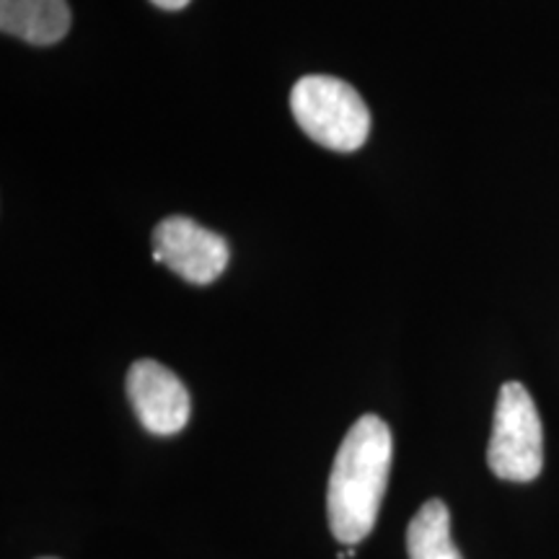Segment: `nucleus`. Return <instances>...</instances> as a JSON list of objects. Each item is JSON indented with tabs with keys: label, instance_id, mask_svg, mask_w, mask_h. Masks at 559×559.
Instances as JSON below:
<instances>
[{
	"label": "nucleus",
	"instance_id": "nucleus-1",
	"mask_svg": "<svg viewBox=\"0 0 559 559\" xmlns=\"http://www.w3.org/2000/svg\"><path fill=\"white\" fill-rule=\"evenodd\" d=\"M391 449V430L379 415H362L340 443L326 485V521L345 547L360 544L379 521Z\"/></svg>",
	"mask_w": 559,
	"mask_h": 559
},
{
	"label": "nucleus",
	"instance_id": "nucleus-2",
	"mask_svg": "<svg viewBox=\"0 0 559 559\" xmlns=\"http://www.w3.org/2000/svg\"><path fill=\"white\" fill-rule=\"evenodd\" d=\"M290 109L298 128L330 151L353 153L368 140L366 102L347 81L334 75H304L290 91Z\"/></svg>",
	"mask_w": 559,
	"mask_h": 559
},
{
	"label": "nucleus",
	"instance_id": "nucleus-3",
	"mask_svg": "<svg viewBox=\"0 0 559 559\" xmlns=\"http://www.w3.org/2000/svg\"><path fill=\"white\" fill-rule=\"evenodd\" d=\"M487 464L506 481H534L544 466V430L534 400L519 381L500 389Z\"/></svg>",
	"mask_w": 559,
	"mask_h": 559
},
{
	"label": "nucleus",
	"instance_id": "nucleus-4",
	"mask_svg": "<svg viewBox=\"0 0 559 559\" xmlns=\"http://www.w3.org/2000/svg\"><path fill=\"white\" fill-rule=\"evenodd\" d=\"M153 260L166 264L192 285H210L228 267L230 251L223 236L187 215H169L153 230Z\"/></svg>",
	"mask_w": 559,
	"mask_h": 559
},
{
	"label": "nucleus",
	"instance_id": "nucleus-5",
	"mask_svg": "<svg viewBox=\"0 0 559 559\" xmlns=\"http://www.w3.org/2000/svg\"><path fill=\"white\" fill-rule=\"evenodd\" d=\"M128 396L145 430L153 436H174L190 423V391L156 360H138L128 370Z\"/></svg>",
	"mask_w": 559,
	"mask_h": 559
},
{
	"label": "nucleus",
	"instance_id": "nucleus-6",
	"mask_svg": "<svg viewBox=\"0 0 559 559\" xmlns=\"http://www.w3.org/2000/svg\"><path fill=\"white\" fill-rule=\"evenodd\" d=\"M0 29L29 45L47 47L70 29L68 0H0Z\"/></svg>",
	"mask_w": 559,
	"mask_h": 559
},
{
	"label": "nucleus",
	"instance_id": "nucleus-7",
	"mask_svg": "<svg viewBox=\"0 0 559 559\" xmlns=\"http://www.w3.org/2000/svg\"><path fill=\"white\" fill-rule=\"evenodd\" d=\"M409 559H464L451 539V513L443 500H428L407 528Z\"/></svg>",
	"mask_w": 559,
	"mask_h": 559
},
{
	"label": "nucleus",
	"instance_id": "nucleus-8",
	"mask_svg": "<svg viewBox=\"0 0 559 559\" xmlns=\"http://www.w3.org/2000/svg\"><path fill=\"white\" fill-rule=\"evenodd\" d=\"M153 5H158L160 11H181L190 5V0H151Z\"/></svg>",
	"mask_w": 559,
	"mask_h": 559
},
{
	"label": "nucleus",
	"instance_id": "nucleus-9",
	"mask_svg": "<svg viewBox=\"0 0 559 559\" xmlns=\"http://www.w3.org/2000/svg\"><path fill=\"white\" fill-rule=\"evenodd\" d=\"M45 559H55V557H45Z\"/></svg>",
	"mask_w": 559,
	"mask_h": 559
}]
</instances>
